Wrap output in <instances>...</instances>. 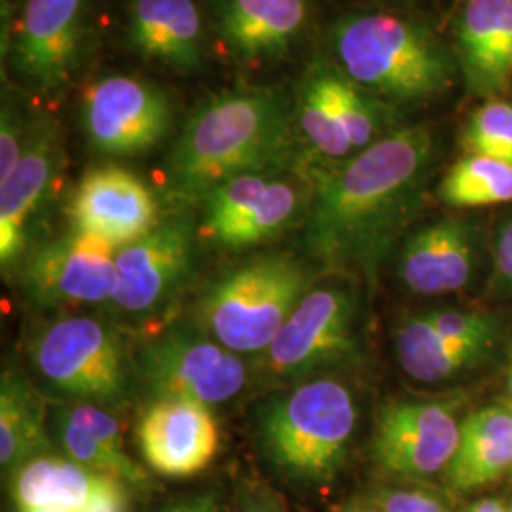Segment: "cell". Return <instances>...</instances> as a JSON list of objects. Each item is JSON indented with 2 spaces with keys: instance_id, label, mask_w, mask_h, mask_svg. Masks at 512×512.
I'll return each instance as SVG.
<instances>
[{
  "instance_id": "obj_1",
  "label": "cell",
  "mask_w": 512,
  "mask_h": 512,
  "mask_svg": "<svg viewBox=\"0 0 512 512\" xmlns=\"http://www.w3.org/2000/svg\"><path fill=\"white\" fill-rule=\"evenodd\" d=\"M437 156L435 133L406 126L311 177L304 245L325 274L372 281L420 211Z\"/></svg>"
},
{
  "instance_id": "obj_2",
  "label": "cell",
  "mask_w": 512,
  "mask_h": 512,
  "mask_svg": "<svg viewBox=\"0 0 512 512\" xmlns=\"http://www.w3.org/2000/svg\"><path fill=\"white\" fill-rule=\"evenodd\" d=\"M165 171L171 198L183 203H200L215 186L247 173L306 175L294 109L283 93L266 88L220 93L192 112Z\"/></svg>"
},
{
  "instance_id": "obj_3",
  "label": "cell",
  "mask_w": 512,
  "mask_h": 512,
  "mask_svg": "<svg viewBox=\"0 0 512 512\" xmlns=\"http://www.w3.org/2000/svg\"><path fill=\"white\" fill-rule=\"evenodd\" d=\"M357 420L353 391L327 374L285 385L260 404L256 437L281 475L302 484H327L348 458Z\"/></svg>"
},
{
  "instance_id": "obj_4",
  "label": "cell",
  "mask_w": 512,
  "mask_h": 512,
  "mask_svg": "<svg viewBox=\"0 0 512 512\" xmlns=\"http://www.w3.org/2000/svg\"><path fill=\"white\" fill-rule=\"evenodd\" d=\"M336 65L384 103H423L446 92L456 61L427 27L385 12L340 19L330 35Z\"/></svg>"
},
{
  "instance_id": "obj_5",
  "label": "cell",
  "mask_w": 512,
  "mask_h": 512,
  "mask_svg": "<svg viewBox=\"0 0 512 512\" xmlns=\"http://www.w3.org/2000/svg\"><path fill=\"white\" fill-rule=\"evenodd\" d=\"M321 274L315 264L287 253L256 256L213 279L198 296L190 321L256 361Z\"/></svg>"
},
{
  "instance_id": "obj_6",
  "label": "cell",
  "mask_w": 512,
  "mask_h": 512,
  "mask_svg": "<svg viewBox=\"0 0 512 512\" xmlns=\"http://www.w3.org/2000/svg\"><path fill=\"white\" fill-rule=\"evenodd\" d=\"M38 380L63 403L124 408L137 389L135 353L124 330L95 315H61L27 342Z\"/></svg>"
},
{
  "instance_id": "obj_7",
  "label": "cell",
  "mask_w": 512,
  "mask_h": 512,
  "mask_svg": "<svg viewBox=\"0 0 512 512\" xmlns=\"http://www.w3.org/2000/svg\"><path fill=\"white\" fill-rule=\"evenodd\" d=\"M389 105L355 84L336 63L315 61L298 86L294 129L304 171L344 164L397 129Z\"/></svg>"
},
{
  "instance_id": "obj_8",
  "label": "cell",
  "mask_w": 512,
  "mask_h": 512,
  "mask_svg": "<svg viewBox=\"0 0 512 512\" xmlns=\"http://www.w3.org/2000/svg\"><path fill=\"white\" fill-rule=\"evenodd\" d=\"M137 387L150 401H188L217 408L251 384L247 357L222 346L192 321L152 334L135 351Z\"/></svg>"
},
{
  "instance_id": "obj_9",
  "label": "cell",
  "mask_w": 512,
  "mask_h": 512,
  "mask_svg": "<svg viewBox=\"0 0 512 512\" xmlns=\"http://www.w3.org/2000/svg\"><path fill=\"white\" fill-rule=\"evenodd\" d=\"M359 355V298L342 285H315L255 361L266 380L291 385L327 376Z\"/></svg>"
},
{
  "instance_id": "obj_10",
  "label": "cell",
  "mask_w": 512,
  "mask_h": 512,
  "mask_svg": "<svg viewBox=\"0 0 512 512\" xmlns=\"http://www.w3.org/2000/svg\"><path fill=\"white\" fill-rule=\"evenodd\" d=\"M313 184L298 171L239 175L203 196L200 238L224 251H247L306 219Z\"/></svg>"
},
{
  "instance_id": "obj_11",
  "label": "cell",
  "mask_w": 512,
  "mask_h": 512,
  "mask_svg": "<svg viewBox=\"0 0 512 512\" xmlns=\"http://www.w3.org/2000/svg\"><path fill=\"white\" fill-rule=\"evenodd\" d=\"M196 266L190 220H162L145 238L118 249L116 293L109 306L129 323L167 317L179 304Z\"/></svg>"
},
{
  "instance_id": "obj_12",
  "label": "cell",
  "mask_w": 512,
  "mask_h": 512,
  "mask_svg": "<svg viewBox=\"0 0 512 512\" xmlns=\"http://www.w3.org/2000/svg\"><path fill=\"white\" fill-rule=\"evenodd\" d=\"M116 253L109 243L71 230L31 245L14 277L25 298L42 310L109 306L118 283Z\"/></svg>"
},
{
  "instance_id": "obj_13",
  "label": "cell",
  "mask_w": 512,
  "mask_h": 512,
  "mask_svg": "<svg viewBox=\"0 0 512 512\" xmlns=\"http://www.w3.org/2000/svg\"><path fill=\"white\" fill-rule=\"evenodd\" d=\"M461 421L450 399H404L378 408L372 459L385 475L423 482L444 475L458 448Z\"/></svg>"
},
{
  "instance_id": "obj_14",
  "label": "cell",
  "mask_w": 512,
  "mask_h": 512,
  "mask_svg": "<svg viewBox=\"0 0 512 512\" xmlns=\"http://www.w3.org/2000/svg\"><path fill=\"white\" fill-rule=\"evenodd\" d=\"M82 128L90 147L116 158L145 154L171 128V101L156 84L114 74L101 78L82 101Z\"/></svg>"
},
{
  "instance_id": "obj_15",
  "label": "cell",
  "mask_w": 512,
  "mask_h": 512,
  "mask_svg": "<svg viewBox=\"0 0 512 512\" xmlns=\"http://www.w3.org/2000/svg\"><path fill=\"white\" fill-rule=\"evenodd\" d=\"M65 164V150L54 122H37L14 173L0 183V268L14 277L31 247V228L50 200Z\"/></svg>"
},
{
  "instance_id": "obj_16",
  "label": "cell",
  "mask_w": 512,
  "mask_h": 512,
  "mask_svg": "<svg viewBox=\"0 0 512 512\" xmlns=\"http://www.w3.org/2000/svg\"><path fill=\"white\" fill-rule=\"evenodd\" d=\"M158 202L147 184L124 167L88 171L74 190L69 219L74 232L122 249L150 234L158 224Z\"/></svg>"
},
{
  "instance_id": "obj_17",
  "label": "cell",
  "mask_w": 512,
  "mask_h": 512,
  "mask_svg": "<svg viewBox=\"0 0 512 512\" xmlns=\"http://www.w3.org/2000/svg\"><path fill=\"white\" fill-rule=\"evenodd\" d=\"M135 439L156 475L192 478L219 454L220 427L213 408L188 401H150L139 414Z\"/></svg>"
},
{
  "instance_id": "obj_18",
  "label": "cell",
  "mask_w": 512,
  "mask_h": 512,
  "mask_svg": "<svg viewBox=\"0 0 512 512\" xmlns=\"http://www.w3.org/2000/svg\"><path fill=\"white\" fill-rule=\"evenodd\" d=\"M128 488L50 452L25 461L10 476L16 512H129Z\"/></svg>"
},
{
  "instance_id": "obj_19",
  "label": "cell",
  "mask_w": 512,
  "mask_h": 512,
  "mask_svg": "<svg viewBox=\"0 0 512 512\" xmlns=\"http://www.w3.org/2000/svg\"><path fill=\"white\" fill-rule=\"evenodd\" d=\"M86 0H27L12 42L19 74L44 92L69 82L84 38Z\"/></svg>"
},
{
  "instance_id": "obj_20",
  "label": "cell",
  "mask_w": 512,
  "mask_h": 512,
  "mask_svg": "<svg viewBox=\"0 0 512 512\" xmlns=\"http://www.w3.org/2000/svg\"><path fill=\"white\" fill-rule=\"evenodd\" d=\"M456 55L476 97L512 88V0H467L456 21Z\"/></svg>"
},
{
  "instance_id": "obj_21",
  "label": "cell",
  "mask_w": 512,
  "mask_h": 512,
  "mask_svg": "<svg viewBox=\"0 0 512 512\" xmlns=\"http://www.w3.org/2000/svg\"><path fill=\"white\" fill-rule=\"evenodd\" d=\"M476 270V243L471 224L442 219L406 239L397 274L404 287L421 296L458 293Z\"/></svg>"
},
{
  "instance_id": "obj_22",
  "label": "cell",
  "mask_w": 512,
  "mask_h": 512,
  "mask_svg": "<svg viewBox=\"0 0 512 512\" xmlns=\"http://www.w3.org/2000/svg\"><path fill=\"white\" fill-rule=\"evenodd\" d=\"M215 16L230 54L255 63L289 52L306 27L308 0H217Z\"/></svg>"
},
{
  "instance_id": "obj_23",
  "label": "cell",
  "mask_w": 512,
  "mask_h": 512,
  "mask_svg": "<svg viewBox=\"0 0 512 512\" xmlns=\"http://www.w3.org/2000/svg\"><path fill=\"white\" fill-rule=\"evenodd\" d=\"M131 46L171 69L194 71L203 61V29L196 0H131Z\"/></svg>"
},
{
  "instance_id": "obj_24",
  "label": "cell",
  "mask_w": 512,
  "mask_h": 512,
  "mask_svg": "<svg viewBox=\"0 0 512 512\" xmlns=\"http://www.w3.org/2000/svg\"><path fill=\"white\" fill-rule=\"evenodd\" d=\"M507 473H512V408L490 404L461 421L444 478L456 492H475Z\"/></svg>"
},
{
  "instance_id": "obj_25",
  "label": "cell",
  "mask_w": 512,
  "mask_h": 512,
  "mask_svg": "<svg viewBox=\"0 0 512 512\" xmlns=\"http://www.w3.org/2000/svg\"><path fill=\"white\" fill-rule=\"evenodd\" d=\"M50 450L48 404L33 380L14 363L0 376V467L14 475L25 461Z\"/></svg>"
},
{
  "instance_id": "obj_26",
  "label": "cell",
  "mask_w": 512,
  "mask_h": 512,
  "mask_svg": "<svg viewBox=\"0 0 512 512\" xmlns=\"http://www.w3.org/2000/svg\"><path fill=\"white\" fill-rule=\"evenodd\" d=\"M495 340H452L439 334L425 313L404 319L395 332V353L404 372L421 384L452 380L480 365Z\"/></svg>"
},
{
  "instance_id": "obj_27",
  "label": "cell",
  "mask_w": 512,
  "mask_h": 512,
  "mask_svg": "<svg viewBox=\"0 0 512 512\" xmlns=\"http://www.w3.org/2000/svg\"><path fill=\"white\" fill-rule=\"evenodd\" d=\"M442 202L456 209L512 202V165L488 156L465 154L440 181Z\"/></svg>"
},
{
  "instance_id": "obj_28",
  "label": "cell",
  "mask_w": 512,
  "mask_h": 512,
  "mask_svg": "<svg viewBox=\"0 0 512 512\" xmlns=\"http://www.w3.org/2000/svg\"><path fill=\"white\" fill-rule=\"evenodd\" d=\"M52 429L65 456L80 463L82 467L92 469L101 475L114 476L135 488H147L150 484L147 471L135 459L129 458V454L112 452L105 444L93 439L90 433L74 425L73 421L67 420L57 410H54L52 416Z\"/></svg>"
},
{
  "instance_id": "obj_29",
  "label": "cell",
  "mask_w": 512,
  "mask_h": 512,
  "mask_svg": "<svg viewBox=\"0 0 512 512\" xmlns=\"http://www.w3.org/2000/svg\"><path fill=\"white\" fill-rule=\"evenodd\" d=\"M465 154L488 156L512 165V105L492 99L476 109L461 131Z\"/></svg>"
},
{
  "instance_id": "obj_30",
  "label": "cell",
  "mask_w": 512,
  "mask_h": 512,
  "mask_svg": "<svg viewBox=\"0 0 512 512\" xmlns=\"http://www.w3.org/2000/svg\"><path fill=\"white\" fill-rule=\"evenodd\" d=\"M29 131L23 126V118L10 103H4L0 114V183L6 181L14 169L29 141Z\"/></svg>"
},
{
  "instance_id": "obj_31",
  "label": "cell",
  "mask_w": 512,
  "mask_h": 512,
  "mask_svg": "<svg viewBox=\"0 0 512 512\" xmlns=\"http://www.w3.org/2000/svg\"><path fill=\"white\" fill-rule=\"evenodd\" d=\"M370 499L382 512H446L439 495L425 488H382Z\"/></svg>"
},
{
  "instance_id": "obj_32",
  "label": "cell",
  "mask_w": 512,
  "mask_h": 512,
  "mask_svg": "<svg viewBox=\"0 0 512 512\" xmlns=\"http://www.w3.org/2000/svg\"><path fill=\"white\" fill-rule=\"evenodd\" d=\"M238 512H291L270 488L245 482L239 488Z\"/></svg>"
},
{
  "instance_id": "obj_33",
  "label": "cell",
  "mask_w": 512,
  "mask_h": 512,
  "mask_svg": "<svg viewBox=\"0 0 512 512\" xmlns=\"http://www.w3.org/2000/svg\"><path fill=\"white\" fill-rule=\"evenodd\" d=\"M495 272H497V281L507 289L512 291V220H509L495 243Z\"/></svg>"
},
{
  "instance_id": "obj_34",
  "label": "cell",
  "mask_w": 512,
  "mask_h": 512,
  "mask_svg": "<svg viewBox=\"0 0 512 512\" xmlns=\"http://www.w3.org/2000/svg\"><path fill=\"white\" fill-rule=\"evenodd\" d=\"M158 512H222L219 499L213 492L207 494L190 495L181 501H175Z\"/></svg>"
},
{
  "instance_id": "obj_35",
  "label": "cell",
  "mask_w": 512,
  "mask_h": 512,
  "mask_svg": "<svg viewBox=\"0 0 512 512\" xmlns=\"http://www.w3.org/2000/svg\"><path fill=\"white\" fill-rule=\"evenodd\" d=\"M330 512H382L376 505H374V501L372 499H351V501H346V503H342V505H338V507H334Z\"/></svg>"
},
{
  "instance_id": "obj_36",
  "label": "cell",
  "mask_w": 512,
  "mask_h": 512,
  "mask_svg": "<svg viewBox=\"0 0 512 512\" xmlns=\"http://www.w3.org/2000/svg\"><path fill=\"white\" fill-rule=\"evenodd\" d=\"M467 512H509V509L495 497H486L473 503Z\"/></svg>"
},
{
  "instance_id": "obj_37",
  "label": "cell",
  "mask_w": 512,
  "mask_h": 512,
  "mask_svg": "<svg viewBox=\"0 0 512 512\" xmlns=\"http://www.w3.org/2000/svg\"><path fill=\"white\" fill-rule=\"evenodd\" d=\"M507 395H509V401L512 404V357L511 363H509V372H507Z\"/></svg>"
},
{
  "instance_id": "obj_38",
  "label": "cell",
  "mask_w": 512,
  "mask_h": 512,
  "mask_svg": "<svg viewBox=\"0 0 512 512\" xmlns=\"http://www.w3.org/2000/svg\"><path fill=\"white\" fill-rule=\"evenodd\" d=\"M509 512H512V507H511V509H509Z\"/></svg>"
}]
</instances>
